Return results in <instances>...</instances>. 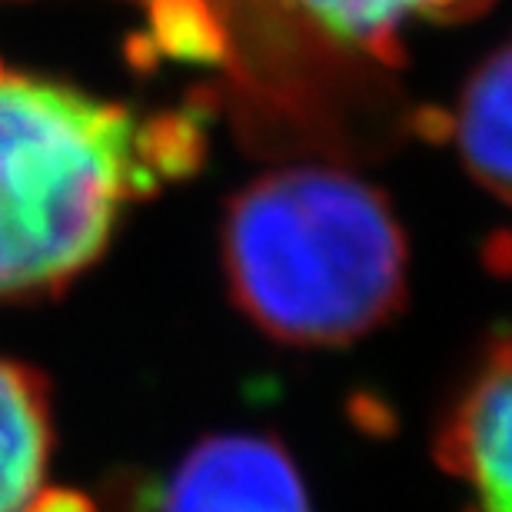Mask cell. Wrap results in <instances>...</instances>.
<instances>
[{
	"instance_id": "cell-4",
	"label": "cell",
	"mask_w": 512,
	"mask_h": 512,
	"mask_svg": "<svg viewBox=\"0 0 512 512\" xmlns=\"http://www.w3.org/2000/svg\"><path fill=\"white\" fill-rule=\"evenodd\" d=\"M160 512H310L290 453L270 436L203 439L173 469Z\"/></svg>"
},
{
	"instance_id": "cell-1",
	"label": "cell",
	"mask_w": 512,
	"mask_h": 512,
	"mask_svg": "<svg viewBox=\"0 0 512 512\" xmlns=\"http://www.w3.org/2000/svg\"><path fill=\"white\" fill-rule=\"evenodd\" d=\"M200 150L187 114L140 117L0 60V303L64 293L133 203L197 167Z\"/></svg>"
},
{
	"instance_id": "cell-6",
	"label": "cell",
	"mask_w": 512,
	"mask_h": 512,
	"mask_svg": "<svg viewBox=\"0 0 512 512\" xmlns=\"http://www.w3.org/2000/svg\"><path fill=\"white\" fill-rule=\"evenodd\" d=\"M453 137L479 187L512 207V44L486 57L466 80Z\"/></svg>"
},
{
	"instance_id": "cell-7",
	"label": "cell",
	"mask_w": 512,
	"mask_h": 512,
	"mask_svg": "<svg viewBox=\"0 0 512 512\" xmlns=\"http://www.w3.org/2000/svg\"><path fill=\"white\" fill-rule=\"evenodd\" d=\"M326 34L356 47L383 50L409 20H453L476 14L489 0H293Z\"/></svg>"
},
{
	"instance_id": "cell-2",
	"label": "cell",
	"mask_w": 512,
	"mask_h": 512,
	"mask_svg": "<svg viewBox=\"0 0 512 512\" xmlns=\"http://www.w3.org/2000/svg\"><path fill=\"white\" fill-rule=\"evenodd\" d=\"M220 260L240 313L286 346H346L406 300V237L380 190L323 163L270 170L227 203Z\"/></svg>"
},
{
	"instance_id": "cell-5",
	"label": "cell",
	"mask_w": 512,
	"mask_h": 512,
	"mask_svg": "<svg viewBox=\"0 0 512 512\" xmlns=\"http://www.w3.org/2000/svg\"><path fill=\"white\" fill-rule=\"evenodd\" d=\"M54 406L34 366L0 356V512H37L54 486Z\"/></svg>"
},
{
	"instance_id": "cell-3",
	"label": "cell",
	"mask_w": 512,
	"mask_h": 512,
	"mask_svg": "<svg viewBox=\"0 0 512 512\" xmlns=\"http://www.w3.org/2000/svg\"><path fill=\"white\" fill-rule=\"evenodd\" d=\"M436 463L466 489L469 512H512V330L459 383L436 429Z\"/></svg>"
}]
</instances>
